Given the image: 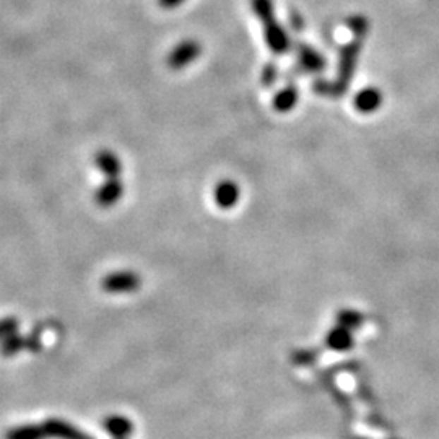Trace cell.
<instances>
[{"instance_id":"1","label":"cell","mask_w":439,"mask_h":439,"mask_svg":"<svg viewBox=\"0 0 439 439\" xmlns=\"http://www.w3.org/2000/svg\"><path fill=\"white\" fill-rule=\"evenodd\" d=\"M251 8L260 21L267 47L275 56H285L291 49V41L285 26L275 18L274 0H251Z\"/></svg>"},{"instance_id":"2","label":"cell","mask_w":439,"mask_h":439,"mask_svg":"<svg viewBox=\"0 0 439 439\" xmlns=\"http://www.w3.org/2000/svg\"><path fill=\"white\" fill-rule=\"evenodd\" d=\"M361 42L363 40L353 37V41H350L340 49L337 78L335 82H332V95H330L332 98H340V96H344L348 92V88H350L353 75H355L358 66V59H360Z\"/></svg>"},{"instance_id":"3","label":"cell","mask_w":439,"mask_h":439,"mask_svg":"<svg viewBox=\"0 0 439 439\" xmlns=\"http://www.w3.org/2000/svg\"><path fill=\"white\" fill-rule=\"evenodd\" d=\"M202 54V44L197 40H184L179 44H176L166 57V64L171 71H184L196 62Z\"/></svg>"},{"instance_id":"4","label":"cell","mask_w":439,"mask_h":439,"mask_svg":"<svg viewBox=\"0 0 439 439\" xmlns=\"http://www.w3.org/2000/svg\"><path fill=\"white\" fill-rule=\"evenodd\" d=\"M140 277L132 270H119L112 272V274L106 275L101 282V287L106 293L112 294H122V293H132L140 288Z\"/></svg>"},{"instance_id":"5","label":"cell","mask_w":439,"mask_h":439,"mask_svg":"<svg viewBox=\"0 0 439 439\" xmlns=\"http://www.w3.org/2000/svg\"><path fill=\"white\" fill-rule=\"evenodd\" d=\"M296 56L298 67L306 73H320L325 71V66H327L324 56L319 51H315L309 44H303V42L296 46Z\"/></svg>"},{"instance_id":"6","label":"cell","mask_w":439,"mask_h":439,"mask_svg":"<svg viewBox=\"0 0 439 439\" xmlns=\"http://www.w3.org/2000/svg\"><path fill=\"white\" fill-rule=\"evenodd\" d=\"M46 436L54 438V439H93L87 433L80 431L77 426H73L72 423L61 419H47L44 423Z\"/></svg>"},{"instance_id":"7","label":"cell","mask_w":439,"mask_h":439,"mask_svg":"<svg viewBox=\"0 0 439 439\" xmlns=\"http://www.w3.org/2000/svg\"><path fill=\"white\" fill-rule=\"evenodd\" d=\"M384 96L381 90L376 87H366L360 90L353 98V108L361 114H371L381 108Z\"/></svg>"},{"instance_id":"8","label":"cell","mask_w":439,"mask_h":439,"mask_svg":"<svg viewBox=\"0 0 439 439\" xmlns=\"http://www.w3.org/2000/svg\"><path fill=\"white\" fill-rule=\"evenodd\" d=\"M239 186L231 179L220 181L215 186V189H213V199H215L217 205L223 208V210H229V208L236 205L239 202Z\"/></svg>"},{"instance_id":"9","label":"cell","mask_w":439,"mask_h":439,"mask_svg":"<svg viewBox=\"0 0 439 439\" xmlns=\"http://www.w3.org/2000/svg\"><path fill=\"white\" fill-rule=\"evenodd\" d=\"M122 194H124V184L121 183L119 178H112L106 181V183L96 191L95 202L103 208L112 207L114 203L121 200Z\"/></svg>"},{"instance_id":"10","label":"cell","mask_w":439,"mask_h":439,"mask_svg":"<svg viewBox=\"0 0 439 439\" xmlns=\"http://www.w3.org/2000/svg\"><path fill=\"white\" fill-rule=\"evenodd\" d=\"M95 164L108 179L119 178L122 169L121 160L117 158V155L112 153L111 150H101V152L96 153Z\"/></svg>"},{"instance_id":"11","label":"cell","mask_w":439,"mask_h":439,"mask_svg":"<svg viewBox=\"0 0 439 439\" xmlns=\"http://www.w3.org/2000/svg\"><path fill=\"white\" fill-rule=\"evenodd\" d=\"M299 100V92H298V87L296 85H287V87H283L280 92H277L274 100H272V108H274L277 112H282V114H285V112H290L294 109V106H296Z\"/></svg>"},{"instance_id":"12","label":"cell","mask_w":439,"mask_h":439,"mask_svg":"<svg viewBox=\"0 0 439 439\" xmlns=\"http://www.w3.org/2000/svg\"><path fill=\"white\" fill-rule=\"evenodd\" d=\"M325 345L334 351H348L353 347L351 330L342 327V325L330 329L325 337Z\"/></svg>"},{"instance_id":"13","label":"cell","mask_w":439,"mask_h":439,"mask_svg":"<svg viewBox=\"0 0 439 439\" xmlns=\"http://www.w3.org/2000/svg\"><path fill=\"white\" fill-rule=\"evenodd\" d=\"M104 430L108 431L112 438L127 439V436L131 435L133 430V425L127 416L112 415L104 420Z\"/></svg>"},{"instance_id":"14","label":"cell","mask_w":439,"mask_h":439,"mask_svg":"<svg viewBox=\"0 0 439 439\" xmlns=\"http://www.w3.org/2000/svg\"><path fill=\"white\" fill-rule=\"evenodd\" d=\"M46 431L42 425H21L7 431L5 439H46Z\"/></svg>"},{"instance_id":"15","label":"cell","mask_w":439,"mask_h":439,"mask_svg":"<svg viewBox=\"0 0 439 439\" xmlns=\"http://www.w3.org/2000/svg\"><path fill=\"white\" fill-rule=\"evenodd\" d=\"M28 345H30L28 339H25V337L13 334V335L7 337V339H5V340L0 342V355L7 356V358L15 356V355H18V353L23 350V348L28 347Z\"/></svg>"},{"instance_id":"16","label":"cell","mask_w":439,"mask_h":439,"mask_svg":"<svg viewBox=\"0 0 439 439\" xmlns=\"http://www.w3.org/2000/svg\"><path fill=\"white\" fill-rule=\"evenodd\" d=\"M361 323H363V315L356 311H350V309H347V311H340L339 314H337V325H342V327H345L348 330L358 329L361 325Z\"/></svg>"},{"instance_id":"17","label":"cell","mask_w":439,"mask_h":439,"mask_svg":"<svg viewBox=\"0 0 439 439\" xmlns=\"http://www.w3.org/2000/svg\"><path fill=\"white\" fill-rule=\"evenodd\" d=\"M348 28L351 30V33L358 40H363L369 31V21L363 15H353L348 18Z\"/></svg>"},{"instance_id":"18","label":"cell","mask_w":439,"mask_h":439,"mask_svg":"<svg viewBox=\"0 0 439 439\" xmlns=\"http://www.w3.org/2000/svg\"><path fill=\"white\" fill-rule=\"evenodd\" d=\"M278 80V67L275 62H269L265 64L264 68H262V75H260V82L264 87H272L275 85V82Z\"/></svg>"},{"instance_id":"19","label":"cell","mask_w":439,"mask_h":439,"mask_svg":"<svg viewBox=\"0 0 439 439\" xmlns=\"http://www.w3.org/2000/svg\"><path fill=\"white\" fill-rule=\"evenodd\" d=\"M18 320L15 318H4L0 319V342L7 339V337L17 334Z\"/></svg>"},{"instance_id":"20","label":"cell","mask_w":439,"mask_h":439,"mask_svg":"<svg viewBox=\"0 0 439 439\" xmlns=\"http://www.w3.org/2000/svg\"><path fill=\"white\" fill-rule=\"evenodd\" d=\"M313 90L315 95H325L330 96L332 95V82H327L324 78H315L313 83Z\"/></svg>"},{"instance_id":"21","label":"cell","mask_w":439,"mask_h":439,"mask_svg":"<svg viewBox=\"0 0 439 439\" xmlns=\"http://www.w3.org/2000/svg\"><path fill=\"white\" fill-rule=\"evenodd\" d=\"M186 2V0H157L158 7L163 8V10H174L181 7Z\"/></svg>"}]
</instances>
